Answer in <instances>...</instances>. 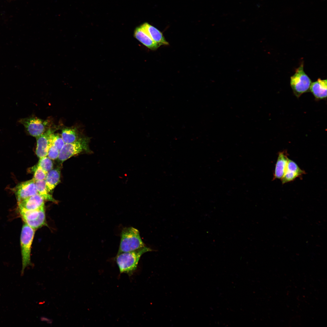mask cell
Segmentation results:
<instances>
[{"label":"cell","instance_id":"obj_1","mask_svg":"<svg viewBox=\"0 0 327 327\" xmlns=\"http://www.w3.org/2000/svg\"><path fill=\"white\" fill-rule=\"evenodd\" d=\"M151 251L152 249L145 246L132 251L117 253L115 260L120 273L131 276L136 269L141 256Z\"/></svg>","mask_w":327,"mask_h":327},{"label":"cell","instance_id":"obj_2","mask_svg":"<svg viewBox=\"0 0 327 327\" xmlns=\"http://www.w3.org/2000/svg\"><path fill=\"white\" fill-rule=\"evenodd\" d=\"M145 246L138 230L131 226L125 227L121 232L117 253L132 251Z\"/></svg>","mask_w":327,"mask_h":327},{"label":"cell","instance_id":"obj_3","mask_svg":"<svg viewBox=\"0 0 327 327\" xmlns=\"http://www.w3.org/2000/svg\"><path fill=\"white\" fill-rule=\"evenodd\" d=\"M35 230L25 223L22 227L20 236L22 260L21 274H23L26 267L32 265L31 252Z\"/></svg>","mask_w":327,"mask_h":327},{"label":"cell","instance_id":"obj_4","mask_svg":"<svg viewBox=\"0 0 327 327\" xmlns=\"http://www.w3.org/2000/svg\"><path fill=\"white\" fill-rule=\"evenodd\" d=\"M312 83L304 71V63L302 62L290 77V84L294 94L298 98L302 94L309 92Z\"/></svg>","mask_w":327,"mask_h":327},{"label":"cell","instance_id":"obj_5","mask_svg":"<svg viewBox=\"0 0 327 327\" xmlns=\"http://www.w3.org/2000/svg\"><path fill=\"white\" fill-rule=\"evenodd\" d=\"M23 220L34 229L36 230L46 225L44 206L35 210H28L18 207Z\"/></svg>","mask_w":327,"mask_h":327},{"label":"cell","instance_id":"obj_6","mask_svg":"<svg viewBox=\"0 0 327 327\" xmlns=\"http://www.w3.org/2000/svg\"><path fill=\"white\" fill-rule=\"evenodd\" d=\"M89 138L81 137L73 142L65 144L59 151L58 160L63 162L82 152L89 151Z\"/></svg>","mask_w":327,"mask_h":327},{"label":"cell","instance_id":"obj_7","mask_svg":"<svg viewBox=\"0 0 327 327\" xmlns=\"http://www.w3.org/2000/svg\"><path fill=\"white\" fill-rule=\"evenodd\" d=\"M19 122L24 126L30 135L36 137L51 128L49 121L43 120L34 116L21 119Z\"/></svg>","mask_w":327,"mask_h":327},{"label":"cell","instance_id":"obj_8","mask_svg":"<svg viewBox=\"0 0 327 327\" xmlns=\"http://www.w3.org/2000/svg\"><path fill=\"white\" fill-rule=\"evenodd\" d=\"M18 202L37 194L35 180L33 179L21 182L14 189Z\"/></svg>","mask_w":327,"mask_h":327},{"label":"cell","instance_id":"obj_9","mask_svg":"<svg viewBox=\"0 0 327 327\" xmlns=\"http://www.w3.org/2000/svg\"><path fill=\"white\" fill-rule=\"evenodd\" d=\"M306 173V172L301 169L295 162L289 158L286 170L281 179L282 183L284 184L293 181Z\"/></svg>","mask_w":327,"mask_h":327},{"label":"cell","instance_id":"obj_10","mask_svg":"<svg viewBox=\"0 0 327 327\" xmlns=\"http://www.w3.org/2000/svg\"><path fill=\"white\" fill-rule=\"evenodd\" d=\"M55 130L51 127L43 134L36 137L37 147L35 153L40 158L47 156L49 137Z\"/></svg>","mask_w":327,"mask_h":327},{"label":"cell","instance_id":"obj_11","mask_svg":"<svg viewBox=\"0 0 327 327\" xmlns=\"http://www.w3.org/2000/svg\"><path fill=\"white\" fill-rule=\"evenodd\" d=\"M134 36L141 43L151 50H156L160 46L153 40L142 25L136 28L134 31Z\"/></svg>","mask_w":327,"mask_h":327},{"label":"cell","instance_id":"obj_12","mask_svg":"<svg viewBox=\"0 0 327 327\" xmlns=\"http://www.w3.org/2000/svg\"><path fill=\"white\" fill-rule=\"evenodd\" d=\"M327 81L326 79L320 78L312 82L309 91L312 93L316 100L325 99L327 97Z\"/></svg>","mask_w":327,"mask_h":327},{"label":"cell","instance_id":"obj_13","mask_svg":"<svg viewBox=\"0 0 327 327\" xmlns=\"http://www.w3.org/2000/svg\"><path fill=\"white\" fill-rule=\"evenodd\" d=\"M288 154L286 150L279 152L273 173V180L281 179L286 170L288 160Z\"/></svg>","mask_w":327,"mask_h":327},{"label":"cell","instance_id":"obj_14","mask_svg":"<svg viewBox=\"0 0 327 327\" xmlns=\"http://www.w3.org/2000/svg\"><path fill=\"white\" fill-rule=\"evenodd\" d=\"M43 198L38 193L18 202V207L28 210H35L44 206Z\"/></svg>","mask_w":327,"mask_h":327},{"label":"cell","instance_id":"obj_15","mask_svg":"<svg viewBox=\"0 0 327 327\" xmlns=\"http://www.w3.org/2000/svg\"><path fill=\"white\" fill-rule=\"evenodd\" d=\"M141 25L153 40L160 46L169 45L162 32L157 28L147 23Z\"/></svg>","mask_w":327,"mask_h":327},{"label":"cell","instance_id":"obj_16","mask_svg":"<svg viewBox=\"0 0 327 327\" xmlns=\"http://www.w3.org/2000/svg\"><path fill=\"white\" fill-rule=\"evenodd\" d=\"M60 171L58 169H52L47 173L45 179L47 189L49 193L60 181Z\"/></svg>","mask_w":327,"mask_h":327},{"label":"cell","instance_id":"obj_17","mask_svg":"<svg viewBox=\"0 0 327 327\" xmlns=\"http://www.w3.org/2000/svg\"><path fill=\"white\" fill-rule=\"evenodd\" d=\"M61 135L65 144L73 142L81 137L77 129L74 127L63 128Z\"/></svg>","mask_w":327,"mask_h":327},{"label":"cell","instance_id":"obj_18","mask_svg":"<svg viewBox=\"0 0 327 327\" xmlns=\"http://www.w3.org/2000/svg\"><path fill=\"white\" fill-rule=\"evenodd\" d=\"M35 184L38 193L45 200L57 202L47 191L45 180H35Z\"/></svg>","mask_w":327,"mask_h":327},{"label":"cell","instance_id":"obj_19","mask_svg":"<svg viewBox=\"0 0 327 327\" xmlns=\"http://www.w3.org/2000/svg\"><path fill=\"white\" fill-rule=\"evenodd\" d=\"M49 142L54 145L59 151L65 144L61 135L54 133L50 135Z\"/></svg>","mask_w":327,"mask_h":327},{"label":"cell","instance_id":"obj_20","mask_svg":"<svg viewBox=\"0 0 327 327\" xmlns=\"http://www.w3.org/2000/svg\"><path fill=\"white\" fill-rule=\"evenodd\" d=\"M38 164L47 173L53 169V162L47 156L40 158Z\"/></svg>","mask_w":327,"mask_h":327},{"label":"cell","instance_id":"obj_21","mask_svg":"<svg viewBox=\"0 0 327 327\" xmlns=\"http://www.w3.org/2000/svg\"><path fill=\"white\" fill-rule=\"evenodd\" d=\"M32 170L34 173V179L35 180H45L48 173L43 170L38 164L32 167Z\"/></svg>","mask_w":327,"mask_h":327},{"label":"cell","instance_id":"obj_22","mask_svg":"<svg viewBox=\"0 0 327 327\" xmlns=\"http://www.w3.org/2000/svg\"><path fill=\"white\" fill-rule=\"evenodd\" d=\"M59 151L51 143L49 142L47 156L51 160H54L58 158Z\"/></svg>","mask_w":327,"mask_h":327}]
</instances>
